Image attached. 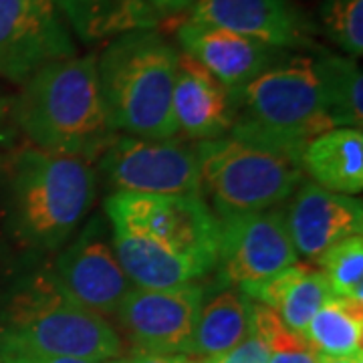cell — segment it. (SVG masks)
Returning a JSON list of instances; mask_svg holds the SVG:
<instances>
[{"mask_svg":"<svg viewBox=\"0 0 363 363\" xmlns=\"http://www.w3.org/2000/svg\"><path fill=\"white\" fill-rule=\"evenodd\" d=\"M0 355L109 362L123 355V341L104 315L73 303L51 274H43L13 301L0 331Z\"/></svg>","mask_w":363,"mask_h":363,"instance_id":"obj_4","label":"cell"},{"mask_svg":"<svg viewBox=\"0 0 363 363\" xmlns=\"http://www.w3.org/2000/svg\"><path fill=\"white\" fill-rule=\"evenodd\" d=\"M218 222L216 271L224 285L264 281L298 262L283 210H214Z\"/></svg>","mask_w":363,"mask_h":363,"instance_id":"obj_9","label":"cell"},{"mask_svg":"<svg viewBox=\"0 0 363 363\" xmlns=\"http://www.w3.org/2000/svg\"><path fill=\"white\" fill-rule=\"evenodd\" d=\"M97 160L107 184L117 190L113 194H204L196 147L174 138L117 135Z\"/></svg>","mask_w":363,"mask_h":363,"instance_id":"obj_8","label":"cell"},{"mask_svg":"<svg viewBox=\"0 0 363 363\" xmlns=\"http://www.w3.org/2000/svg\"><path fill=\"white\" fill-rule=\"evenodd\" d=\"M178 57L152 28L130 30L107 45L97 57V77L111 130L145 140L178 135L172 109Z\"/></svg>","mask_w":363,"mask_h":363,"instance_id":"obj_3","label":"cell"},{"mask_svg":"<svg viewBox=\"0 0 363 363\" xmlns=\"http://www.w3.org/2000/svg\"><path fill=\"white\" fill-rule=\"evenodd\" d=\"M81 40L119 37L130 30H150L160 16L147 0H51Z\"/></svg>","mask_w":363,"mask_h":363,"instance_id":"obj_20","label":"cell"},{"mask_svg":"<svg viewBox=\"0 0 363 363\" xmlns=\"http://www.w3.org/2000/svg\"><path fill=\"white\" fill-rule=\"evenodd\" d=\"M317 363H363V353L353 355V357H329L319 353V362Z\"/></svg>","mask_w":363,"mask_h":363,"instance_id":"obj_31","label":"cell"},{"mask_svg":"<svg viewBox=\"0 0 363 363\" xmlns=\"http://www.w3.org/2000/svg\"><path fill=\"white\" fill-rule=\"evenodd\" d=\"M233 99L230 138L298 164L313 138L333 130L309 55L281 57Z\"/></svg>","mask_w":363,"mask_h":363,"instance_id":"obj_2","label":"cell"},{"mask_svg":"<svg viewBox=\"0 0 363 363\" xmlns=\"http://www.w3.org/2000/svg\"><path fill=\"white\" fill-rule=\"evenodd\" d=\"M0 363H105L75 357H37V355H0Z\"/></svg>","mask_w":363,"mask_h":363,"instance_id":"obj_28","label":"cell"},{"mask_svg":"<svg viewBox=\"0 0 363 363\" xmlns=\"http://www.w3.org/2000/svg\"><path fill=\"white\" fill-rule=\"evenodd\" d=\"M75 57V45L51 0H0V75L26 83L47 63Z\"/></svg>","mask_w":363,"mask_h":363,"instance_id":"obj_11","label":"cell"},{"mask_svg":"<svg viewBox=\"0 0 363 363\" xmlns=\"http://www.w3.org/2000/svg\"><path fill=\"white\" fill-rule=\"evenodd\" d=\"M194 0H147V4L154 9L157 16H172L192 6Z\"/></svg>","mask_w":363,"mask_h":363,"instance_id":"obj_30","label":"cell"},{"mask_svg":"<svg viewBox=\"0 0 363 363\" xmlns=\"http://www.w3.org/2000/svg\"><path fill=\"white\" fill-rule=\"evenodd\" d=\"M321 23L325 35L341 51L357 59L363 52V0H323Z\"/></svg>","mask_w":363,"mask_h":363,"instance_id":"obj_25","label":"cell"},{"mask_svg":"<svg viewBox=\"0 0 363 363\" xmlns=\"http://www.w3.org/2000/svg\"><path fill=\"white\" fill-rule=\"evenodd\" d=\"M176 355H157V353H145V351H133L130 355H121L117 359H109L105 363H174Z\"/></svg>","mask_w":363,"mask_h":363,"instance_id":"obj_29","label":"cell"},{"mask_svg":"<svg viewBox=\"0 0 363 363\" xmlns=\"http://www.w3.org/2000/svg\"><path fill=\"white\" fill-rule=\"evenodd\" d=\"M303 174L329 192L355 196L363 190L362 128H333L313 138L301 156Z\"/></svg>","mask_w":363,"mask_h":363,"instance_id":"obj_17","label":"cell"},{"mask_svg":"<svg viewBox=\"0 0 363 363\" xmlns=\"http://www.w3.org/2000/svg\"><path fill=\"white\" fill-rule=\"evenodd\" d=\"M319 362V353L313 347L293 351H274L269 357V363H317Z\"/></svg>","mask_w":363,"mask_h":363,"instance_id":"obj_27","label":"cell"},{"mask_svg":"<svg viewBox=\"0 0 363 363\" xmlns=\"http://www.w3.org/2000/svg\"><path fill=\"white\" fill-rule=\"evenodd\" d=\"M95 200V172L87 160L39 147L21 152L11 176L16 234L39 250H57L71 238Z\"/></svg>","mask_w":363,"mask_h":363,"instance_id":"obj_5","label":"cell"},{"mask_svg":"<svg viewBox=\"0 0 363 363\" xmlns=\"http://www.w3.org/2000/svg\"><path fill=\"white\" fill-rule=\"evenodd\" d=\"M196 157L202 190L214 210L259 212L279 206L303 182L301 164L230 135L198 142Z\"/></svg>","mask_w":363,"mask_h":363,"instance_id":"obj_6","label":"cell"},{"mask_svg":"<svg viewBox=\"0 0 363 363\" xmlns=\"http://www.w3.org/2000/svg\"><path fill=\"white\" fill-rule=\"evenodd\" d=\"M190 18L274 49L311 45V25L291 0H194Z\"/></svg>","mask_w":363,"mask_h":363,"instance_id":"obj_15","label":"cell"},{"mask_svg":"<svg viewBox=\"0 0 363 363\" xmlns=\"http://www.w3.org/2000/svg\"><path fill=\"white\" fill-rule=\"evenodd\" d=\"M303 337L321 355H359L363 353V303L333 295L313 315Z\"/></svg>","mask_w":363,"mask_h":363,"instance_id":"obj_22","label":"cell"},{"mask_svg":"<svg viewBox=\"0 0 363 363\" xmlns=\"http://www.w3.org/2000/svg\"><path fill=\"white\" fill-rule=\"evenodd\" d=\"M204 298L206 289L200 283L174 289L133 286L116 317L135 351L186 355Z\"/></svg>","mask_w":363,"mask_h":363,"instance_id":"obj_10","label":"cell"},{"mask_svg":"<svg viewBox=\"0 0 363 363\" xmlns=\"http://www.w3.org/2000/svg\"><path fill=\"white\" fill-rule=\"evenodd\" d=\"M172 109L178 131L196 142L224 138L233 128V93L184 52L178 57Z\"/></svg>","mask_w":363,"mask_h":363,"instance_id":"obj_16","label":"cell"},{"mask_svg":"<svg viewBox=\"0 0 363 363\" xmlns=\"http://www.w3.org/2000/svg\"><path fill=\"white\" fill-rule=\"evenodd\" d=\"M105 212L113 228L142 234L174 255L202 264L218 260V222L202 196L111 194Z\"/></svg>","mask_w":363,"mask_h":363,"instance_id":"obj_7","label":"cell"},{"mask_svg":"<svg viewBox=\"0 0 363 363\" xmlns=\"http://www.w3.org/2000/svg\"><path fill=\"white\" fill-rule=\"evenodd\" d=\"M252 298L236 286H222L216 295L204 301L186 355L218 357L247 337L250 327Z\"/></svg>","mask_w":363,"mask_h":363,"instance_id":"obj_19","label":"cell"},{"mask_svg":"<svg viewBox=\"0 0 363 363\" xmlns=\"http://www.w3.org/2000/svg\"><path fill=\"white\" fill-rule=\"evenodd\" d=\"M331 297H333V291L323 272L309 269L307 264L295 262L289 267L286 283L272 311L281 317V321L291 331L303 335L313 315Z\"/></svg>","mask_w":363,"mask_h":363,"instance_id":"obj_23","label":"cell"},{"mask_svg":"<svg viewBox=\"0 0 363 363\" xmlns=\"http://www.w3.org/2000/svg\"><path fill=\"white\" fill-rule=\"evenodd\" d=\"M49 274L67 298L104 317L116 315L133 289L99 220H91L77 240L67 245Z\"/></svg>","mask_w":363,"mask_h":363,"instance_id":"obj_12","label":"cell"},{"mask_svg":"<svg viewBox=\"0 0 363 363\" xmlns=\"http://www.w3.org/2000/svg\"><path fill=\"white\" fill-rule=\"evenodd\" d=\"M313 59L331 125L362 128L363 75L355 59L329 51H319Z\"/></svg>","mask_w":363,"mask_h":363,"instance_id":"obj_21","label":"cell"},{"mask_svg":"<svg viewBox=\"0 0 363 363\" xmlns=\"http://www.w3.org/2000/svg\"><path fill=\"white\" fill-rule=\"evenodd\" d=\"M14 116L35 147L87 162L117 138L105 116L95 55L40 67L25 83Z\"/></svg>","mask_w":363,"mask_h":363,"instance_id":"obj_1","label":"cell"},{"mask_svg":"<svg viewBox=\"0 0 363 363\" xmlns=\"http://www.w3.org/2000/svg\"><path fill=\"white\" fill-rule=\"evenodd\" d=\"M176 39L186 57L204 67L230 93L245 89L283 57L281 49L192 18L178 26Z\"/></svg>","mask_w":363,"mask_h":363,"instance_id":"obj_14","label":"cell"},{"mask_svg":"<svg viewBox=\"0 0 363 363\" xmlns=\"http://www.w3.org/2000/svg\"><path fill=\"white\" fill-rule=\"evenodd\" d=\"M333 295L363 303V238L351 236L317 260Z\"/></svg>","mask_w":363,"mask_h":363,"instance_id":"obj_24","label":"cell"},{"mask_svg":"<svg viewBox=\"0 0 363 363\" xmlns=\"http://www.w3.org/2000/svg\"><path fill=\"white\" fill-rule=\"evenodd\" d=\"M113 250L131 285L140 289H174L198 283L208 274L202 264L123 228H113Z\"/></svg>","mask_w":363,"mask_h":363,"instance_id":"obj_18","label":"cell"},{"mask_svg":"<svg viewBox=\"0 0 363 363\" xmlns=\"http://www.w3.org/2000/svg\"><path fill=\"white\" fill-rule=\"evenodd\" d=\"M174 363H202L200 357H192V355H176Z\"/></svg>","mask_w":363,"mask_h":363,"instance_id":"obj_32","label":"cell"},{"mask_svg":"<svg viewBox=\"0 0 363 363\" xmlns=\"http://www.w3.org/2000/svg\"><path fill=\"white\" fill-rule=\"evenodd\" d=\"M271 351L267 343L248 329L247 337L242 339L233 350L222 353L218 357H206L202 363H269Z\"/></svg>","mask_w":363,"mask_h":363,"instance_id":"obj_26","label":"cell"},{"mask_svg":"<svg viewBox=\"0 0 363 363\" xmlns=\"http://www.w3.org/2000/svg\"><path fill=\"white\" fill-rule=\"evenodd\" d=\"M285 220L298 257L317 262L331 247L351 236H362V200L329 192L313 182H301L291 194Z\"/></svg>","mask_w":363,"mask_h":363,"instance_id":"obj_13","label":"cell"}]
</instances>
